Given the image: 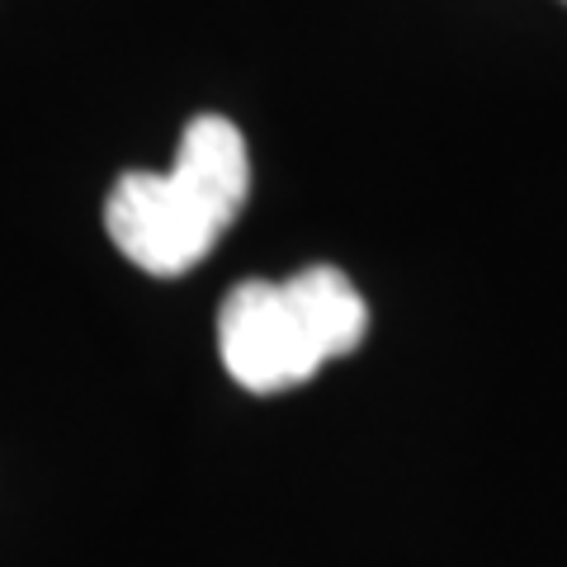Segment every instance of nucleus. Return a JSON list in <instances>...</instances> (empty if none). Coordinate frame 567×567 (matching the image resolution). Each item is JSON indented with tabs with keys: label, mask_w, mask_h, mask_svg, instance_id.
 <instances>
[{
	"label": "nucleus",
	"mask_w": 567,
	"mask_h": 567,
	"mask_svg": "<svg viewBox=\"0 0 567 567\" xmlns=\"http://www.w3.org/2000/svg\"><path fill=\"white\" fill-rule=\"evenodd\" d=\"M369 308L336 265H308L293 279H246L218 312L223 364L246 393L308 383L327 360L360 350Z\"/></svg>",
	"instance_id": "obj_2"
},
{
	"label": "nucleus",
	"mask_w": 567,
	"mask_h": 567,
	"mask_svg": "<svg viewBox=\"0 0 567 567\" xmlns=\"http://www.w3.org/2000/svg\"><path fill=\"white\" fill-rule=\"evenodd\" d=\"M251 189V156L233 118L199 114L181 133V152L166 175L128 171L110 189L104 227L137 270L175 279L194 270L227 227Z\"/></svg>",
	"instance_id": "obj_1"
}]
</instances>
